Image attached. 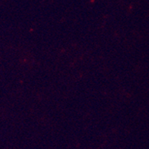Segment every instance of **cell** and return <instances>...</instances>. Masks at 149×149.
<instances>
[]
</instances>
